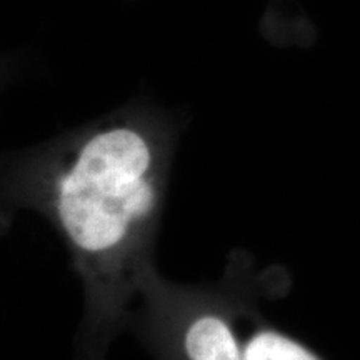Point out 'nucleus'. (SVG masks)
<instances>
[{"instance_id":"obj_1","label":"nucleus","mask_w":360,"mask_h":360,"mask_svg":"<svg viewBox=\"0 0 360 360\" xmlns=\"http://www.w3.org/2000/svg\"><path fill=\"white\" fill-rule=\"evenodd\" d=\"M169 172L142 130L114 125L67 154L0 175L6 205L42 214L64 238L84 287V339L105 349L154 265Z\"/></svg>"},{"instance_id":"obj_3","label":"nucleus","mask_w":360,"mask_h":360,"mask_svg":"<svg viewBox=\"0 0 360 360\" xmlns=\"http://www.w3.org/2000/svg\"><path fill=\"white\" fill-rule=\"evenodd\" d=\"M242 360H323L304 342L270 326L249 317L244 335Z\"/></svg>"},{"instance_id":"obj_2","label":"nucleus","mask_w":360,"mask_h":360,"mask_svg":"<svg viewBox=\"0 0 360 360\" xmlns=\"http://www.w3.org/2000/svg\"><path fill=\"white\" fill-rule=\"evenodd\" d=\"M232 297L169 282L152 267L130 317L162 360H242L250 312Z\"/></svg>"}]
</instances>
